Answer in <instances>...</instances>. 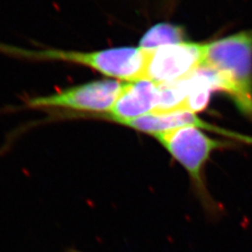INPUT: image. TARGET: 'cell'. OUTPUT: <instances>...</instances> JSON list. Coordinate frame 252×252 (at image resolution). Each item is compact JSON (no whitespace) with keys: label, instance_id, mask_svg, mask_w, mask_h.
Masks as SVG:
<instances>
[{"label":"cell","instance_id":"5","mask_svg":"<svg viewBox=\"0 0 252 252\" xmlns=\"http://www.w3.org/2000/svg\"><path fill=\"white\" fill-rule=\"evenodd\" d=\"M206 44L182 42L148 51L144 80L158 84L180 81L202 66Z\"/></svg>","mask_w":252,"mask_h":252},{"label":"cell","instance_id":"7","mask_svg":"<svg viewBox=\"0 0 252 252\" xmlns=\"http://www.w3.org/2000/svg\"><path fill=\"white\" fill-rule=\"evenodd\" d=\"M123 125L129 126L137 131L152 135L153 136L156 134L177 129L180 127L195 126L198 128H202L204 130H209L211 132L218 133L225 136L234 137L236 140L245 141L247 143H252V138L251 137L238 135L234 132H230L212 125H209L205 121L197 117L195 113L186 111V110L175 111V112L164 113V114L149 113L144 116L128 121Z\"/></svg>","mask_w":252,"mask_h":252},{"label":"cell","instance_id":"2","mask_svg":"<svg viewBox=\"0 0 252 252\" xmlns=\"http://www.w3.org/2000/svg\"><path fill=\"white\" fill-rule=\"evenodd\" d=\"M0 54L33 62L61 61L78 63L106 76L129 81L144 80L148 60V51L131 47L82 53L57 49L29 50L0 42Z\"/></svg>","mask_w":252,"mask_h":252},{"label":"cell","instance_id":"8","mask_svg":"<svg viewBox=\"0 0 252 252\" xmlns=\"http://www.w3.org/2000/svg\"><path fill=\"white\" fill-rule=\"evenodd\" d=\"M185 32L183 28L170 24H159L152 27L140 40L139 48L150 51L162 46L182 43Z\"/></svg>","mask_w":252,"mask_h":252},{"label":"cell","instance_id":"9","mask_svg":"<svg viewBox=\"0 0 252 252\" xmlns=\"http://www.w3.org/2000/svg\"><path fill=\"white\" fill-rule=\"evenodd\" d=\"M69 252H77V251H70Z\"/></svg>","mask_w":252,"mask_h":252},{"label":"cell","instance_id":"4","mask_svg":"<svg viewBox=\"0 0 252 252\" xmlns=\"http://www.w3.org/2000/svg\"><path fill=\"white\" fill-rule=\"evenodd\" d=\"M126 83L117 81H93L45 96L25 100L23 108L71 109L108 113L124 90Z\"/></svg>","mask_w":252,"mask_h":252},{"label":"cell","instance_id":"1","mask_svg":"<svg viewBox=\"0 0 252 252\" xmlns=\"http://www.w3.org/2000/svg\"><path fill=\"white\" fill-rule=\"evenodd\" d=\"M201 67L214 73L217 91L228 94L241 113L252 121V32L206 43Z\"/></svg>","mask_w":252,"mask_h":252},{"label":"cell","instance_id":"3","mask_svg":"<svg viewBox=\"0 0 252 252\" xmlns=\"http://www.w3.org/2000/svg\"><path fill=\"white\" fill-rule=\"evenodd\" d=\"M189 174L193 187L206 204L210 197L205 182V170L211 154L229 146L212 138L195 126H185L153 135Z\"/></svg>","mask_w":252,"mask_h":252},{"label":"cell","instance_id":"6","mask_svg":"<svg viewBox=\"0 0 252 252\" xmlns=\"http://www.w3.org/2000/svg\"><path fill=\"white\" fill-rule=\"evenodd\" d=\"M159 99V84L150 80L126 83L124 90L108 113L100 115L108 121L125 124L152 113Z\"/></svg>","mask_w":252,"mask_h":252}]
</instances>
